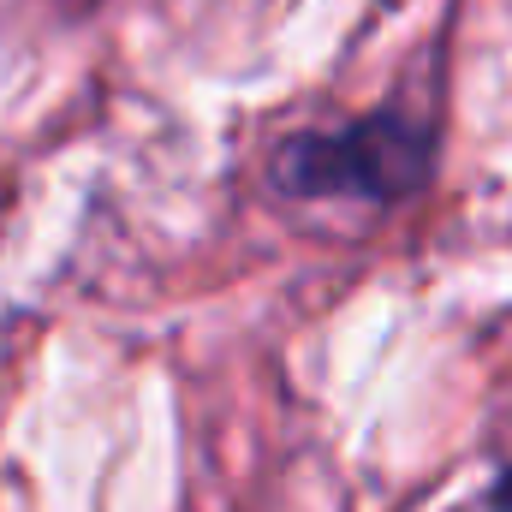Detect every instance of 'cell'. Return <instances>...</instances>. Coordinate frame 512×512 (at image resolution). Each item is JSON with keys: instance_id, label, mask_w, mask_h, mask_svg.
I'll list each match as a JSON object with an SVG mask.
<instances>
[{"instance_id": "obj_1", "label": "cell", "mask_w": 512, "mask_h": 512, "mask_svg": "<svg viewBox=\"0 0 512 512\" xmlns=\"http://www.w3.org/2000/svg\"><path fill=\"white\" fill-rule=\"evenodd\" d=\"M435 149H441V131L429 120H417L405 108H376V114H364L352 126L292 131L274 149L268 179L292 203L393 209V203L417 197L435 179Z\"/></svg>"}, {"instance_id": "obj_2", "label": "cell", "mask_w": 512, "mask_h": 512, "mask_svg": "<svg viewBox=\"0 0 512 512\" xmlns=\"http://www.w3.org/2000/svg\"><path fill=\"white\" fill-rule=\"evenodd\" d=\"M489 507H495V512H512V471H507V477H495V489H489Z\"/></svg>"}]
</instances>
